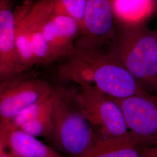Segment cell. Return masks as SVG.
Instances as JSON below:
<instances>
[{"instance_id": "cell-1", "label": "cell", "mask_w": 157, "mask_h": 157, "mask_svg": "<svg viewBox=\"0 0 157 157\" xmlns=\"http://www.w3.org/2000/svg\"><path fill=\"white\" fill-rule=\"evenodd\" d=\"M63 58L58 67L59 76L78 86H92L115 98L143 93L134 76L100 48L76 40L73 50Z\"/></svg>"}, {"instance_id": "cell-2", "label": "cell", "mask_w": 157, "mask_h": 157, "mask_svg": "<svg viewBox=\"0 0 157 157\" xmlns=\"http://www.w3.org/2000/svg\"><path fill=\"white\" fill-rule=\"evenodd\" d=\"M105 52L131 73L145 90L157 96V36L147 22L115 19Z\"/></svg>"}, {"instance_id": "cell-3", "label": "cell", "mask_w": 157, "mask_h": 157, "mask_svg": "<svg viewBox=\"0 0 157 157\" xmlns=\"http://www.w3.org/2000/svg\"><path fill=\"white\" fill-rule=\"evenodd\" d=\"M51 117L52 141L70 157H84L95 146L97 136L79 105L76 90L53 89Z\"/></svg>"}, {"instance_id": "cell-4", "label": "cell", "mask_w": 157, "mask_h": 157, "mask_svg": "<svg viewBox=\"0 0 157 157\" xmlns=\"http://www.w3.org/2000/svg\"><path fill=\"white\" fill-rule=\"evenodd\" d=\"M76 97L98 140L130 135L121 108L111 97L90 86H78Z\"/></svg>"}, {"instance_id": "cell-5", "label": "cell", "mask_w": 157, "mask_h": 157, "mask_svg": "<svg viewBox=\"0 0 157 157\" xmlns=\"http://www.w3.org/2000/svg\"><path fill=\"white\" fill-rule=\"evenodd\" d=\"M111 98L121 108L129 133L141 150L157 149V96Z\"/></svg>"}, {"instance_id": "cell-6", "label": "cell", "mask_w": 157, "mask_h": 157, "mask_svg": "<svg viewBox=\"0 0 157 157\" xmlns=\"http://www.w3.org/2000/svg\"><path fill=\"white\" fill-rule=\"evenodd\" d=\"M53 89L41 79L19 76L1 83L0 126H5L17 115L52 93Z\"/></svg>"}, {"instance_id": "cell-7", "label": "cell", "mask_w": 157, "mask_h": 157, "mask_svg": "<svg viewBox=\"0 0 157 157\" xmlns=\"http://www.w3.org/2000/svg\"><path fill=\"white\" fill-rule=\"evenodd\" d=\"M115 24L111 0H87L81 33L77 40L101 48L112 39Z\"/></svg>"}, {"instance_id": "cell-8", "label": "cell", "mask_w": 157, "mask_h": 157, "mask_svg": "<svg viewBox=\"0 0 157 157\" xmlns=\"http://www.w3.org/2000/svg\"><path fill=\"white\" fill-rule=\"evenodd\" d=\"M55 0H39L18 19L16 18V43L21 72L35 65L31 40L52 13Z\"/></svg>"}, {"instance_id": "cell-9", "label": "cell", "mask_w": 157, "mask_h": 157, "mask_svg": "<svg viewBox=\"0 0 157 157\" xmlns=\"http://www.w3.org/2000/svg\"><path fill=\"white\" fill-rule=\"evenodd\" d=\"M16 17L11 0H0V81L19 76L21 65L16 43Z\"/></svg>"}, {"instance_id": "cell-10", "label": "cell", "mask_w": 157, "mask_h": 157, "mask_svg": "<svg viewBox=\"0 0 157 157\" xmlns=\"http://www.w3.org/2000/svg\"><path fill=\"white\" fill-rule=\"evenodd\" d=\"M82 27L73 19L51 13L42 27L51 62L69 55L73 50Z\"/></svg>"}, {"instance_id": "cell-11", "label": "cell", "mask_w": 157, "mask_h": 157, "mask_svg": "<svg viewBox=\"0 0 157 157\" xmlns=\"http://www.w3.org/2000/svg\"><path fill=\"white\" fill-rule=\"evenodd\" d=\"M0 144L6 146L15 157H64L36 137L13 129L0 131Z\"/></svg>"}, {"instance_id": "cell-12", "label": "cell", "mask_w": 157, "mask_h": 157, "mask_svg": "<svg viewBox=\"0 0 157 157\" xmlns=\"http://www.w3.org/2000/svg\"><path fill=\"white\" fill-rule=\"evenodd\" d=\"M116 20L126 22H147L156 14L157 0H111Z\"/></svg>"}, {"instance_id": "cell-13", "label": "cell", "mask_w": 157, "mask_h": 157, "mask_svg": "<svg viewBox=\"0 0 157 157\" xmlns=\"http://www.w3.org/2000/svg\"><path fill=\"white\" fill-rule=\"evenodd\" d=\"M140 147L132 136L98 140L84 157H140Z\"/></svg>"}, {"instance_id": "cell-14", "label": "cell", "mask_w": 157, "mask_h": 157, "mask_svg": "<svg viewBox=\"0 0 157 157\" xmlns=\"http://www.w3.org/2000/svg\"><path fill=\"white\" fill-rule=\"evenodd\" d=\"M52 100L53 90L50 94L40 99L19 113L9 124L5 126H0V130L6 131L11 129H19L23 124L39 118L45 112L51 109Z\"/></svg>"}, {"instance_id": "cell-15", "label": "cell", "mask_w": 157, "mask_h": 157, "mask_svg": "<svg viewBox=\"0 0 157 157\" xmlns=\"http://www.w3.org/2000/svg\"><path fill=\"white\" fill-rule=\"evenodd\" d=\"M87 0H55L52 13L69 17L82 28Z\"/></svg>"}, {"instance_id": "cell-16", "label": "cell", "mask_w": 157, "mask_h": 157, "mask_svg": "<svg viewBox=\"0 0 157 157\" xmlns=\"http://www.w3.org/2000/svg\"><path fill=\"white\" fill-rule=\"evenodd\" d=\"M19 129L36 137H43L52 141L54 128L51 109L45 112L39 118L23 124Z\"/></svg>"}, {"instance_id": "cell-17", "label": "cell", "mask_w": 157, "mask_h": 157, "mask_svg": "<svg viewBox=\"0 0 157 157\" xmlns=\"http://www.w3.org/2000/svg\"><path fill=\"white\" fill-rule=\"evenodd\" d=\"M43 26L34 34L31 40V51L35 65L51 62L49 49L42 32Z\"/></svg>"}, {"instance_id": "cell-18", "label": "cell", "mask_w": 157, "mask_h": 157, "mask_svg": "<svg viewBox=\"0 0 157 157\" xmlns=\"http://www.w3.org/2000/svg\"><path fill=\"white\" fill-rule=\"evenodd\" d=\"M140 157H157V149H143Z\"/></svg>"}, {"instance_id": "cell-19", "label": "cell", "mask_w": 157, "mask_h": 157, "mask_svg": "<svg viewBox=\"0 0 157 157\" xmlns=\"http://www.w3.org/2000/svg\"><path fill=\"white\" fill-rule=\"evenodd\" d=\"M0 157H15L9 151L6 146L0 144Z\"/></svg>"}, {"instance_id": "cell-20", "label": "cell", "mask_w": 157, "mask_h": 157, "mask_svg": "<svg viewBox=\"0 0 157 157\" xmlns=\"http://www.w3.org/2000/svg\"><path fill=\"white\" fill-rule=\"evenodd\" d=\"M156 15H157V13H156ZM155 33H156V34H157V28H156V30H155Z\"/></svg>"}]
</instances>
